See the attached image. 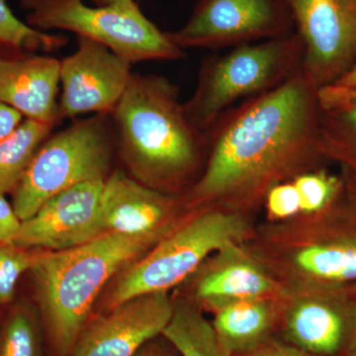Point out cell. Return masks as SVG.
Listing matches in <instances>:
<instances>
[{"mask_svg":"<svg viewBox=\"0 0 356 356\" xmlns=\"http://www.w3.org/2000/svg\"><path fill=\"white\" fill-rule=\"evenodd\" d=\"M318 92L301 69L280 88L220 115L205 131L207 159L187 201L254 202L273 185L311 170L322 158Z\"/></svg>","mask_w":356,"mask_h":356,"instance_id":"1","label":"cell"},{"mask_svg":"<svg viewBox=\"0 0 356 356\" xmlns=\"http://www.w3.org/2000/svg\"><path fill=\"white\" fill-rule=\"evenodd\" d=\"M110 116L117 151L140 184L163 193L202 175L205 131L189 120L177 86L165 77L133 72Z\"/></svg>","mask_w":356,"mask_h":356,"instance_id":"2","label":"cell"},{"mask_svg":"<svg viewBox=\"0 0 356 356\" xmlns=\"http://www.w3.org/2000/svg\"><path fill=\"white\" fill-rule=\"evenodd\" d=\"M166 232L142 236L107 232L72 250H44L31 273L44 331L58 355H72L103 287Z\"/></svg>","mask_w":356,"mask_h":356,"instance_id":"3","label":"cell"},{"mask_svg":"<svg viewBox=\"0 0 356 356\" xmlns=\"http://www.w3.org/2000/svg\"><path fill=\"white\" fill-rule=\"evenodd\" d=\"M304 53L303 42L294 31L205 58L195 90L184 103L185 113L199 130H207L236 102L264 95L289 81L302 69Z\"/></svg>","mask_w":356,"mask_h":356,"instance_id":"4","label":"cell"},{"mask_svg":"<svg viewBox=\"0 0 356 356\" xmlns=\"http://www.w3.org/2000/svg\"><path fill=\"white\" fill-rule=\"evenodd\" d=\"M115 149L116 137L110 114L74 119L64 130L51 134L11 193V204L21 221L74 185L106 179L112 172Z\"/></svg>","mask_w":356,"mask_h":356,"instance_id":"5","label":"cell"},{"mask_svg":"<svg viewBox=\"0 0 356 356\" xmlns=\"http://www.w3.org/2000/svg\"><path fill=\"white\" fill-rule=\"evenodd\" d=\"M35 29L65 30L102 44L131 64L175 60L184 56L140 10L139 6L90 7L83 0H20Z\"/></svg>","mask_w":356,"mask_h":356,"instance_id":"6","label":"cell"},{"mask_svg":"<svg viewBox=\"0 0 356 356\" xmlns=\"http://www.w3.org/2000/svg\"><path fill=\"white\" fill-rule=\"evenodd\" d=\"M245 231L238 214L217 208L204 211L121 271L110 308L138 295L168 291L197 270L208 255L238 245Z\"/></svg>","mask_w":356,"mask_h":356,"instance_id":"7","label":"cell"},{"mask_svg":"<svg viewBox=\"0 0 356 356\" xmlns=\"http://www.w3.org/2000/svg\"><path fill=\"white\" fill-rule=\"evenodd\" d=\"M292 32L284 0H198L186 24L165 34L181 50H218Z\"/></svg>","mask_w":356,"mask_h":356,"instance_id":"8","label":"cell"},{"mask_svg":"<svg viewBox=\"0 0 356 356\" xmlns=\"http://www.w3.org/2000/svg\"><path fill=\"white\" fill-rule=\"evenodd\" d=\"M304 44L302 70L316 88L356 65V0H284Z\"/></svg>","mask_w":356,"mask_h":356,"instance_id":"9","label":"cell"},{"mask_svg":"<svg viewBox=\"0 0 356 356\" xmlns=\"http://www.w3.org/2000/svg\"><path fill=\"white\" fill-rule=\"evenodd\" d=\"M131 65L102 44L77 37L76 51L60 60V120L111 113L130 83Z\"/></svg>","mask_w":356,"mask_h":356,"instance_id":"10","label":"cell"},{"mask_svg":"<svg viewBox=\"0 0 356 356\" xmlns=\"http://www.w3.org/2000/svg\"><path fill=\"white\" fill-rule=\"evenodd\" d=\"M105 180L83 182L54 196L22 221L14 243L46 252H64L107 233L100 205Z\"/></svg>","mask_w":356,"mask_h":356,"instance_id":"11","label":"cell"},{"mask_svg":"<svg viewBox=\"0 0 356 356\" xmlns=\"http://www.w3.org/2000/svg\"><path fill=\"white\" fill-rule=\"evenodd\" d=\"M175 305L166 292L138 295L86 324L70 356H135L163 334Z\"/></svg>","mask_w":356,"mask_h":356,"instance_id":"12","label":"cell"},{"mask_svg":"<svg viewBox=\"0 0 356 356\" xmlns=\"http://www.w3.org/2000/svg\"><path fill=\"white\" fill-rule=\"evenodd\" d=\"M58 83V58L0 49V103L25 119L57 125Z\"/></svg>","mask_w":356,"mask_h":356,"instance_id":"13","label":"cell"},{"mask_svg":"<svg viewBox=\"0 0 356 356\" xmlns=\"http://www.w3.org/2000/svg\"><path fill=\"white\" fill-rule=\"evenodd\" d=\"M100 205L106 232L142 236L168 231L177 201L116 170L104 181Z\"/></svg>","mask_w":356,"mask_h":356,"instance_id":"14","label":"cell"},{"mask_svg":"<svg viewBox=\"0 0 356 356\" xmlns=\"http://www.w3.org/2000/svg\"><path fill=\"white\" fill-rule=\"evenodd\" d=\"M214 264L199 278L196 295L214 309L248 299H261L273 290V281L238 245L218 252Z\"/></svg>","mask_w":356,"mask_h":356,"instance_id":"15","label":"cell"},{"mask_svg":"<svg viewBox=\"0 0 356 356\" xmlns=\"http://www.w3.org/2000/svg\"><path fill=\"white\" fill-rule=\"evenodd\" d=\"M285 331L300 350L313 355H334L348 343L350 322L334 304L307 299L290 310Z\"/></svg>","mask_w":356,"mask_h":356,"instance_id":"16","label":"cell"},{"mask_svg":"<svg viewBox=\"0 0 356 356\" xmlns=\"http://www.w3.org/2000/svg\"><path fill=\"white\" fill-rule=\"evenodd\" d=\"M318 149L339 159L356 175V88L332 86L318 92Z\"/></svg>","mask_w":356,"mask_h":356,"instance_id":"17","label":"cell"},{"mask_svg":"<svg viewBox=\"0 0 356 356\" xmlns=\"http://www.w3.org/2000/svg\"><path fill=\"white\" fill-rule=\"evenodd\" d=\"M273 322V312L264 300L248 299L217 309L213 327L229 353H248L266 339Z\"/></svg>","mask_w":356,"mask_h":356,"instance_id":"18","label":"cell"},{"mask_svg":"<svg viewBox=\"0 0 356 356\" xmlns=\"http://www.w3.org/2000/svg\"><path fill=\"white\" fill-rule=\"evenodd\" d=\"M55 126L24 119L11 135L0 142V194L13 193Z\"/></svg>","mask_w":356,"mask_h":356,"instance_id":"19","label":"cell"},{"mask_svg":"<svg viewBox=\"0 0 356 356\" xmlns=\"http://www.w3.org/2000/svg\"><path fill=\"white\" fill-rule=\"evenodd\" d=\"M294 261L300 271L315 280L356 281V238L312 243L299 250Z\"/></svg>","mask_w":356,"mask_h":356,"instance_id":"20","label":"cell"},{"mask_svg":"<svg viewBox=\"0 0 356 356\" xmlns=\"http://www.w3.org/2000/svg\"><path fill=\"white\" fill-rule=\"evenodd\" d=\"M163 336L181 356H229L218 339L213 325L187 303L175 306Z\"/></svg>","mask_w":356,"mask_h":356,"instance_id":"21","label":"cell"},{"mask_svg":"<svg viewBox=\"0 0 356 356\" xmlns=\"http://www.w3.org/2000/svg\"><path fill=\"white\" fill-rule=\"evenodd\" d=\"M44 327L39 309L25 300L0 321V356H44Z\"/></svg>","mask_w":356,"mask_h":356,"instance_id":"22","label":"cell"},{"mask_svg":"<svg viewBox=\"0 0 356 356\" xmlns=\"http://www.w3.org/2000/svg\"><path fill=\"white\" fill-rule=\"evenodd\" d=\"M67 42L62 35L40 31L18 19L6 0H0V49L2 50L50 53L63 48Z\"/></svg>","mask_w":356,"mask_h":356,"instance_id":"23","label":"cell"},{"mask_svg":"<svg viewBox=\"0 0 356 356\" xmlns=\"http://www.w3.org/2000/svg\"><path fill=\"white\" fill-rule=\"evenodd\" d=\"M44 250L0 243V306L13 304L20 278L31 273Z\"/></svg>","mask_w":356,"mask_h":356,"instance_id":"24","label":"cell"},{"mask_svg":"<svg viewBox=\"0 0 356 356\" xmlns=\"http://www.w3.org/2000/svg\"><path fill=\"white\" fill-rule=\"evenodd\" d=\"M300 198L301 212L316 214L331 205L343 187V182L323 170H307L292 180Z\"/></svg>","mask_w":356,"mask_h":356,"instance_id":"25","label":"cell"},{"mask_svg":"<svg viewBox=\"0 0 356 356\" xmlns=\"http://www.w3.org/2000/svg\"><path fill=\"white\" fill-rule=\"evenodd\" d=\"M266 207L274 219H287L301 212L298 191L291 182L273 185L266 194Z\"/></svg>","mask_w":356,"mask_h":356,"instance_id":"26","label":"cell"},{"mask_svg":"<svg viewBox=\"0 0 356 356\" xmlns=\"http://www.w3.org/2000/svg\"><path fill=\"white\" fill-rule=\"evenodd\" d=\"M20 218L16 214L13 204L6 200V195L0 194V243H14L19 235Z\"/></svg>","mask_w":356,"mask_h":356,"instance_id":"27","label":"cell"},{"mask_svg":"<svg viewBox=\"0 0 356 356\" xmlns=\"http://www.w3.org/2000/svg\"><path fill=\"white\" fill-rule=\"evenodd\" d=\"M245 356H316L300 350L296 346L271 343L259 344L254 350L245 353Z\"/></svg>","mask_w":356,"mask_h":356,"instance_id":"28","label":"cell"},{"mask_svg":"<svg viewBox=\"0 0 356 356\" xmlns=\"http://www.w3.org/2000/svg\"><path fill=\"white\" fill-rule=\"evenodd\" d=\"M23 118L24 117L17 110L0 103V142L16 130L24 120Z\"/></svg>","mask_w":356,"mask_h":356,"instance_id":"29","label":"cell"},{"mask_svg":"<svg viewBox=\"0 0 356 356\" xmlns=\"http://www.w3.org/2000/svg\"><path fill=\"white\" fill-rule=\"evenodd\" d=\"M154 341V339L143 346L135 356H173L172 353L166 350L163 344Z\"/></svg>","mask_w":356,"mask_h":356,"instance_id":"30","label":"cell"},{"mask_svg":"<svg viewBox=\"0 0 356 356\" xmlns=\"http://www.w3.org/2000/svg\"><path fill=\"white\" fill-rule=\"evenodd\" d=\"M334 84L343 88H356V65Z\"/></svg>","mask_w":356,"mask_h":356,"instance_id":"31","label":"cell"},{"mask_svg":"<svg viewBox=\"0 0 356 356\" xmlns=\"http://www.w3.org/2000/svg\"><path fill=\"white\" fill-rule=\"evenodd\" d=\"M97 6H111V4H121V6H136V0H91Z\"/></svg>","mask_w":356,"mask_h":356,"instance_id":"32","label":"cell"},{"mask_svg":"<svg viewBox=\"0 0 356 356\" xmlns=\"http://www.w3.org/2000/svg\"><path fill=\"white\" fill-rule=\"evenodd\" d=\"M348 181L346 182H348V187H350L351 194L356 199V175L350 172V170H348Z\"/></svg>","mask_w":356,"mask_h":356,"instance_id":"33","label":"cell"},{"mask_svg":"<svg viewBox=\"0 0 356 356\" xmlns=\"http://www.w3.org/2000/svg\"><path fill=\"white\" fill-rule=\"evenodd\" d=\"M350 356H356V348H355V350L351 351V353H350Z\"/></svg>","mask_w":356,"mask_h":356,"instance_id":"34","label":"cell"},{"mask_svg":"<svg viewBox=\"0 0 356 356\" xmlns=\"http://www.w3.org/2000/svg\"><path fill=\"white\" fill-rule=\"evenodd\" d=\"M140 1H145V0H136V2H137V3H139V2Z\"/></svg>","mask_w":356,"mask_h":356,"instance_id":"35","label":"cell"}]
</instances>
